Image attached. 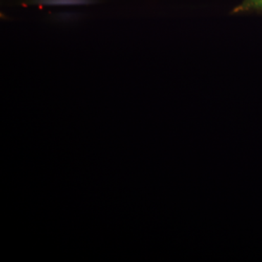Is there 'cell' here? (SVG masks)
<instances>
[{"mask_svg":"<svg viewBox=\"0 0 262 262\" xmlns=\"http://www.w3.org/2000/svg\"><path fill=\"white\" fill-rule=\"evenodd\" d=\"M262 12V0H243L239 5L234 7L231 13L232 15Z\"/></svg>","mask_w":262,"mask_h":262,"instance_id":"1","label":"cell"}]
</instances>
